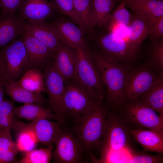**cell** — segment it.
I'll return each instance as SVG.
<instances>
[{
	"label": "cell",
	"instance_id": "6da1fadb",
	"mask_svg": "<svg viewBox=\"0 0 163 163\" xmlns=\"http://www.w3.org/2000/svg\"><path fill=\"white\" fill-rule=\"evenodd\" d=\"M109 108L106 103L98 102L69 126L80 144L86 160L99 149L107 126Z\"/></svg>",
	"mask_w": 163,
	"mask_h": 163
},
{
	"label": "cell",
	"instance_id": "7a4b0ae2",
	"mask_svg": "<svg viewBox=\"0 0 163 163\" xmlns=\"http://www.w3.org/2000/svg\"><path fill=\"white\" fill-rule=\"evenodd\" d=\"M92 53L105 88L106 103L109 108L117 110L124 104L123 91L130 68L102 52Z\"/></svg>",
	"mask_w": 163,
	"mask_h": 163
},
{
	"label": "cell",
	"instance_id": "3957f363",
	"mask_svg": "<svg viewBox=\"0 0 163 163\" xmlns=\"http://www.w3.org/2000/svg\"><path fill=\"white\" fill-rule=\"evenodd\" d=\"M117 113L129 129H142L163 133V117L138 98L126 102Z\"/></svg>",
	"mask_w": 163,
	"mask_h": 163
},
{
	"label": "cell",
	"instance_id": "277c9868",
	"mask_svg": "<svg viewBox=\"0 0 163 163\" xmlns=\"http://www.w3.org/2000/svg\"><path fill=\"white\" fill-rule=\"evenodd\" d=\"M98 102L91 92L75 80L64 81L63 104L66 125L71 124Z\"/></svg>",
	"mask_w": 163,
	"mask_h": 163
},
{
	"label": "cell",
	"instance_id": "5b68a950",
	"mask_svg": "<svg viewBox=\"0 0 163 163\" xmlns=\"http://www.w3.org/2000/svg\"><path fill=\"white\" fill-rule=\"evenodd\" d=\"M22 34L0 49V58L3 62L0 67V75L6 82H16L29 69Z\"/></svg>",
	"mask_w": 163,
	"mask_h": 163
},
{
	"label": "cell",
	"instance_id": "8992f818",
	"mask_svg": "<svg viewBox=\"0 0 163 163\" xmlns=\"http://www.w3.org/2000/svg\"><path fill=\"white\" fill-rule=\"evenodd\" d=\"M77 62L75 75L73 78L91 92L99 102L104 101L106 91L95 63L92 52L86 44L76 49Z\"/></svg>",
	"mask_w": 163,
	"mask_h": 163
},
{
	"label": "cell",
	"instance_id": "52a82bcc",
	"mask_svg": "<svg viewBox=\"0 0 163 163\" xmlns=\"http://www.w3.org/2000/svg\"><path fill=\"white\" fill-rule=\"evenodd\" d=\"M112 110L113 111L109 108L107 126L99 149L100 157L98 159L95 158L94 163H102L111 152L130 149L129 139L131 135L129 128L117 113Z\"/></svg>",
	"mask_w": 163,
	"mask_h": 163
},
{
	"label": "cell",
	"instance_id": "ba28073f",
	"mask_svg": "<svg viewBox=\"0 0 163 163\" xmlns=\"http://www.w3.org/2000/svg\"><path fill=\"white\" fill-rule=\"evenodd\" d=\"M162 78L148 62L135 69L130 68L123 91L124 104L146 92Z\"/></svg>",
	"mask_w": 163,
	"mask_h": 163
},
{
	"label": "cell",
	"instance_id": "9c48e42d",
	"mask_svg": "<svg viewBox=\"0 0 163 163\" xmlns=\"http://www.w3.org/2000/svg\"><path fill=\"white\" fill-rule=\"evenodd\" d=\"M43 70L44 88L48 96L47 108L55 115L57 121L65 125L63 104L64 81L55 68L53 61Z\"/></svg>",
	"mask_w": 163,
	"mask_h": 163
},
{
	"label": "cell",
	"instance_id": "30bf717a",
	"mask_svg": "<svg viewBox=\"0 0 163 163\" xmlns=\"http://www.w3.org/2000/svg\"><path fill=\"white\" fill-rule=\"evenodd\" d=\"M54 144L55 147L52 158L54 162H84L85 155L83 149L76 136L67 125H62L61 132Z\"/></svg>",
	"mask_w": 163,
	"mask_h": 163
},
{
	"label": "cell",
	"instance_id": "8fae6325",
	"mask_svg": "<svg viewBox=\"0 0 163 163\" xmlns=\"http://www.w3.org/2000/svg\"><path fill=\"white\" fill-rule=\"evenodd\" d=\"M99 45L102 52L128 66L137 57L140 49L130 43L127 40L111 32L101 39Z\"/></svg>",
	"mask_w": 163,
	"mask_h": 163
},
{
	"label": "cell",
	"instance_id": "7c38bea8",
	"mask_svg": "<svg viewBox=\"0 0 163 163\" xmlns=\"http://www.w3.org/2000/svg\"><path fill=\"white\" fill-rule=\"evenodd\" d=\"M14 125L29 129L34 134L38 143L48 147L53 145L61 131L62 124L45 119L26 123L15 119Z\"/></svg>",
	"mask_w": 163,
	"mask_h": 163
},
{
	"label": "cell",
	"instance_id": "4fadbf2b",
	"mask_svg": "<svg viewBox=\"0 0 163 163\" xmlns=\"http://www.w3.org/2000/svg\"><path fill=\"white\" fill-rule=\"evenodd\" d=\"M22 37L29 61V69H43L53 61L54 53L44 44L25 31Z\"/></svg>",
	"mask_w": 163,
	"mask_h": 163
},
{
	"label": "cell",
	"instance_id": "5bb4252c",
	"mask_svg": "<svg viewBox=\"0 0 163 163\" xmlns=\"http://www.w3.org/2000/svg\"><path fill=\"white\" fill-rule=\"evenodd\" d=\"M0 11V49L25 31L27 21L18 14Z\"/></svg>",
	"mask_w": 163,
	"mask_h": 163
},
{
	"label": "cell",
	"instance_id": "9a60e30c",
	"mask_svg": "<svg viewBox=\"0 0 163 163\" xmlns=\"http://www.w3.org/2000/svg\"><path fill=\"white\" fill-rule=\"evenodd\" d=\"M77 62L76 50L64 44L54 53V65L64 81L74 77Z\"/></svg>",
	"mask_w": 163,
	"mask_h": 163
},
{
	"label": "cell",
	"instance_id": "2e32d148",
	"mask_svg": "<svg viewBox=\"0 0 163 163\" xmlns=\"http://www.w3.org/2000/svg\"><path fill=\"white\" fill-rule=\"evenodd\" d=\"M25 31L44 44L53 53L64 44L52 25L44 21H27Z\"/></svg>",
	"mask_w": 163,
	"mask_h": 163
},
{
	"label": "cell",
	"instance_id": "e0dca14e",
	"mask_svg": "<svg viewBox=\"0 0 163 163\" xmlns=\"http://www.w3.org/2000/svg\"><path fill=\"white\" fill-rule=\"evenodd\" d=\"M51 25L64 44L76 49L86 44L83 37V31L73 22L61 19Z\"/></svg>",
	"mask_w": 163,
	"mask_h": 163
},
{
	"label": "cell",
	"instance_id": "ac0fdd59",
	"mask_svg": "<svg viewBox=\"0 0 163 163\" xmlns=\"http://www.w3.org/2000/svg\"><path fill=\"white\" fill-rule=\"evenodd\" d=\"M54 9L46 0H22L18 14L27 21H43L51 15Z\"/></svg>",
	"mask_w": 163,
	"mask_h": 163
},
{
	"label": "cell",
	"instance_id": "d6986e66",
	"mask_svg": "<svg viewBox=\"0 0 163 163\" xmlns=\"http://www.w3.org/2000/svg\"><path fill=\"white\" fill-rule=\"evenodd\" d=\"M131 136L145 151L162 154L163 133L142 129H129Z\"/></svg>",
	"mask_w": 163,
	"mask_h": 163
},
{
	"label": "cell",
	"instance_id": "ffe728a7",
	"mask_svg": "<svg viewBox=\"0 0 163 163\" xmlns=\"http://www.w3.org/2000/svg\"><path fill=\"white\" fill-rule=\"evenodd\" d=\"M135 16L145 21L163 15L162 0H138L125 4Z\"/></svg>",
	"mask_w": 163,
	"mask_h": 163
},
{
	"label": "cell",
	"instance_id": "44dd1931",
	"mask_svg": "<svg viewBox=\"0 0 163 163\" xmlns=\"http://www.w3.org/2000/svg\"><path fill=\"white\" fill-rule=\"evenodd\" d=\"M6 93L13 101L25 104L35 103L43 107L46 105L47 99L41 94L31 91L18 85L16 82L5 81Z\"/></svg>",
	"mask_w": 163,
	"mask_h": 163
},
{
	"label": "cell",
	"instance_id": "7402d4cb",
	"mask_svg": "<svg viewBox=\"0 0 163 163\" xmlns=\"http://www.w3.org/2000/svg\"><path fill=\"white\" fill-rule=\"evenodd\" d=\"M14 113L18 118L27 121L42 119L57 120L55 115L50 110L35 103L25 104L15 107Z\"/></svg>",
	"mask_w": 163,
	"mask_h": 163
},
{
	"label": "cell",
	"instance_id": "603a6c76",
	"mask_svg": "<svg viewBox=\"0 0 163 163\" xmlns=\"http://www.w3.org/2000/svg\"><path fill=\"white\" fill-rule=\"evenodd\" d=\"M115 0H93L91 25L101 27L106 24L113 11Z\"/></svg>",
	"mask_w": 163,
	"mask_h": 163
},
{
	"label": "cell",
	"instance_id": "cb8c5ba5",
	"mask_svg": "<svg viewBox=\"0 0 163 163\" xmlns=\"http://www.w3.org/2000/svg\"><path fill=\"white\" fill-rule=\"evenodd\" d=\"M16 82L31 91L39 94L45 92L42 69L34 68L28 70Z\"/></svg>",
	"mask_w": 163,
	"mask_h": 163
},
{
	"label": "cell",
	"instance_id": "d4e9b609",
	"mask_svg": "<svg viewBox=\"0 0 163 163\" xmlns=\"http://www.w3.org/2000/svg\"><path fill=\"white\" fill-rule=\"evenodd\" d=\"M11 129L0 131V163H9L15 161L17 154L20 152L12 137Z\"/></svg>",
	"mask_w": 163,
	"mask_h": 163
},
{
	"label": "cell",
	"instance_id": "484cf974",
	"mask_svg": "<svg viewBox=\"0 0 163 163\" xmlns=\"http://www.w3.org/2000/svg\"><path fill=\"white\" fill-rule=\"evenodd\" d=\"M128 28L127 40L133 45L140 48L142 42L149 36V28L146 21L133 16Z\"/></svg>",
	"mask_w": 163,
	"mask_h": 163
},
{
	"label": "cell",
	"instance_id": "4316f807",
	"mask_svg": "<svg viewBox=\"0 0 163 163\" xmlns=\"http://www.w3.org/2000/svg\"><path fill=\"white\" fill-rule=\"evenodd\" d=\"M138 98L150 105L159 115L163 117V78Z\"/></svg>",
	"mask_w": 163,
	"mask_h": 163
},
{
	"label": "cell",
	"instance_id": "83f0119b",
	"mask_svg": "<svg viewBox=\"0 0 163 163\" xmlns=\"http://www.w3.org/2000/svg\"><path fill=\"white\" fill-rule=\"evenodd\" d=\"M133 17L126 8L123 1L112 11L107 24L110 32H113L121 28H128Z\"/></svg>",
	"mask_w": 163,
	"mask_h": 163
},
{
	"label": "cell",
	"instance_id": "f1b7e54d",
	"mask_svg": "<svg viewBox=\"0 0 163 163\" xmlns=\"http://www.w3.org/2000/svg\"><path fill=\"white\" fill-rule=\"evenodd\" d=\"M53 145L45 148L34 149L24 152L18 163H48L52 159Z\"/></svg>",
	"mask_w": 163,
	"mask_h": 163
},
{
	"label": "cell",
	"instance_id": "f546056e",
	"mask_svg": "<svg viewBox=\"0 0 163 163\" xmlns=\"http://www.w3.org/2000/svg\"><path fill=\"white\" fill-rule=\"evenodd\" d=\"M50 3L55 9L68 17L83 31L87 30L75 10L73 0H52Z\"/></svg>",
	"mask_w": 163,
	"mask_h": 163
},
{
	"label": "cell",
	"instance_id": "4dcf8cb0",
	"mask_svg": "<svg viewBox=\"0 0 163 163\" xmlns=\"http://www.w3.org/2000/svg\"><path fill=\"white\" fill-rule=\"evenodd\" d=\"M12 129L18 132L16 142L20 152H25L34 149L38 142L32 131L15 125L14 126Z\"/></svg>",
	"mask_w": 163,
	"mask_h": 163
},
{
	"label": "cell",
	"instance_id": "1f68e13d",
	"mask_svg": "<svg viewBox=\"0 0 163 163\" xmlns=\"http://www.w3.org/2000/svg\"><path fill=\"white\" fill-rule=\"evenodd\" d=\"M148 62L161 76H163V40L155 42L151 47Z\"/></svg>",
	"mask_w": 163,
	"mask_h": 163
},
{
	"label": "cell",
	"instance_id": "d6a6232c",
	"mask_svg": "<svg viewBox=\"0 0 163 163\" xmlns=\"http://www.w3.org/2000/svg\"><path fill=\"white\" fill-rule=\"evenodd\" d=\"M93 0H73L75 10L87 30L91 25V6Z\"/></svg>",
	"mask_w": 163,
	"mask_h": 163
},
{
	"label": "cell",
	"instance_id": "836d02e7",
	"mask_svg": "<svg viewBox=\"0 0 163 163\" xmlns=\"http://www.w3.org/2000/svg\"><path fill=\"white\" fill-rule=\"evenodd\" d=\"M130 158L128 163H163L162 154L152 155L141 152H136L129 149Z\"/></svg>",
	"mask_w": 163,
	"mask_h": 163
},
{
	"label": "cell",
	"instance_id": "e575fe53",
	"mask_svg": "<svg viewBox=\"0 0 163 163\" xmlns=\"http://www.w3.org/2000/svg\"><path fill=\"white\" fill-rule=\"evenodd\" d=\"M149 30V36L154 42L159 40L163 36V15L146 21Z\"/></svg>",
	"mask_w": 163,
	"mask_h": 163
},
{
	"label": "cell",
	"instance_id": "d590c367",
	"mask_svg": "<svg viewBox=\"0 0 163 163\" xmlns=\"http://www.w3.org/2000/svg\"><path fill=\"white\" fill-rule=\"evenodd\" d=\"M22 0H0V10L5 12L15 14Z\"/></svg>",
	"mask_w": 163,
	"mask_h": 163
},
{
	"label": "cell",
	"instance_id": "8d00e7d4",
	"mask_svg": "<svg viewBox=\"0 0 163 163\" xmlns=\"http://www.w3.org/2000/svg\"><path fill=\"white\" fill-rule=\"evenodd\" d=\"M15 107L13 101L5 98L0 103V117L15 115Z\"/></svg>",
	"mask_w": 163,
	"mask_h": 163
},
{
	"label": "cell",
	"instance_id": "74e56055",
	"mask_svg": "<svg viewBox=\"0 0 163 163\" xmlns=\"http://www.w3.org/2000/svg\"><path fill=\"white\" fill-rule=\"evenodd\" d=\"M15 118L14 115L0 117V131L13 128Z\"/></svg>",
	"mask_w": 163,
	"mask_h": 163
},
{
	"label": "cell",
	"instance_id": "f35d334b",
	"mask_svg": "<svg viewBox=\"0 0 163 163\" xmlns=\"http://www.w3.org/2000/svg\"><path fill=\"white\" fill-rule=\"evenodd\" d=\"M5 80L0 75V103L5 98V95L6 93L5 86Z\"/></svg>",
	"mask_w": 163,
	"mask_h": 163
},
{
	"label": "cell",
	"instance_id": "ab89813d",
	"mask_svg": "<svg viewBox=\"0 0 163 163\" xmlns=\"http://www.w3.org/2000/svg\"><path fill=\"white\" fill-rule=\"evenodd\" d=\"M136 0H125L123 1V2L125 3V4H126V3H128L131 2L135 1Z\"/></svg>",
	"mask_w": 163,
	"mask_h": 163
},
{
	"label": "cell",
	"instance_id": "60d3db41",
	"mask_svg": "<svg viewBox=\"0 0 163 163\" xmlns=\"http://www.w3.org/2000/svg\"><path fill=\"white\" fill-rule=\"evenodd\" d=\"M3 64V62L2 60L0 58V67Z\"/></svg>",
	"mask_w": 163,
	"mask_h": 163
},
{
	"label": "cell",
	"instance_id": "b9f144b4",
	"mask_svg": "<svg viewBox=\"0 0 163 163\" xmlns=\"http://www.w3.org/2000/svg\"><path fill=\"white\" fill-rule=\"evenodd\" d=\"M115 0L116 1H118V0Z\"/></svg>",
	"mask_w": 163,
	"mask_h": 163
},
{
	"label": "cell",
	"instance_id": "7bdbcfd3",
	"mask_svg": "<svg viewBox=\"0 0 163 163\" xmlns=\"http://www.w3.org/2000/svg\"><path fill=\"white\" fill-rule=\"evenodd\" d=\"M46 0V1H48V0Z\"/></svg>",
	"mask_w": 163,
	"mask_h": 163
}]
</instances>
